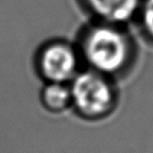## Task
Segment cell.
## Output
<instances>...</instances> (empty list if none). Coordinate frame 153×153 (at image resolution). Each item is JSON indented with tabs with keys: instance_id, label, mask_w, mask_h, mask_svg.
Listing matches in <instances>:
<instances>
[{
	"instance_id": "cell-5",
	"label": "cell",
	"mask_w": 153,
	"mask_h": 153,
	"mask_svg": "<svg viewBox=\"0 0 153 153\" xmlns=\"http://www.w3.org/2000/svg\"><path fill=\"white\" fill-rule=\"evenodd\" d=\"M41 102L44 109L52 114H61L72 109L71 89L69 83L44 82L41 91Z\"/></svg>"
},
{
	"instance_id": "cell-2",
	"label": "cell",
	"mask_w": 153,
	"mask_h": 153,
	"mask_svg": "<svg viewBox=\"0 0 153 153\" xmlns=\"http://www.w3.org/2000/svg\"><path fill=\"white\" fill-rule=\"evenodd\" d=\"M72 110L87 120H100L114 113L118 94L114 79L91 69H81L70 83Z\"/></svg>"
},
{
	"instance_id": "cell-6",
	"label": "cell",
	"mask_w": 153,
	"mask_h": 153,
	"mask_svg": "<svg viewBox=\"0 0 153 153\" xmlns=\"http://www.w3.org/2000/svg\"><path fill=\"white\" fill-rule=\"evenodd\" d=\"M136 20L144 35L153 41V0H142Z\"/></svg>"
},
{
	"instance_id": "cell-3",
	"label": "cell",
	"mask_w": 153,
	"mask_h": 153,
	"mask_svg": "<svg viewBox=\"0 0 153 153\" xmlns=\"http://www.w3.org/2000/svg\"><path fill=\"white\" fill-rule=\"evenodd\" d=\"M82 64L76 44L64 39L46 42L35 56L36 71L44 82L70 83L81 71Z\"/></svg>"
},
{
	"instance_id": "cell-4",
	"label": "cell",
	"mask_w": 153,
	"mask_h": 153,
	"mask_svg": "<svg viewBox=\"0 0 153 153\" xmlns=\"http://www.w3.org/2000/svg\"><path fill=\"white\" fill-rule=\"evenodd\" d=\"M92 20L126 25L136 20L142 0H80Z\"/></svg>"
},
{
	"instance_id": "cell-1",
	"label": "cell",
	"mask_w": 153,
	"mask_h": 153,
	"mask_svg": "<svg viewBox=\"0 0 153 153\" xmlns=\"http://www.w3.org/2000/svg\"><path fill=\"white\" fill-rule=\"evenodd\" d=\"M76 46L86 68L111 79L124 76L133 65L135 44L125 25L92 20L82 29Z\"/></svg>"
}]
</instances>
